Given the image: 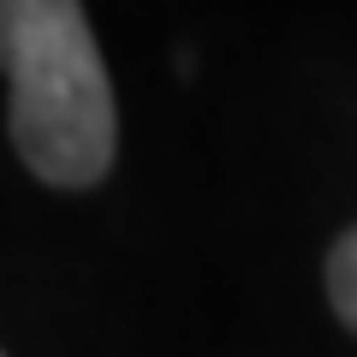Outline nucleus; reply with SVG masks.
<instances>
[{
	"mask_svg": "<svg viewBox=\"0 0 357 357\" xmlns=\"http://www.w3.org/2000/svg\"><path fill=\"white\" fill-rule=\"evenodd\" d=\"M328 298L340 310V321L357 333V232H345L328 256Z\"/></svg>",
	"mask_w": 357,
	"mask_h": 357,
	"instance_id": "2",
	"label": "nucleus"
},
{
	"mask_svg": "<svg viewBox=\"0 0 357 357\" xmlns=\"http://www.w3.org/2000/svg\"><path fill=\"white\" fill-rule=\"evenodd\" d=\"M0 72L13 89V149L42 185L84 191L114 167V89L84 6L0 0Z\"/></svg>",
	"mask_w": 357,
	"mask_h": 357,
	"instance_id": "1",
	"label": "nucleus"
}]
</instances>
